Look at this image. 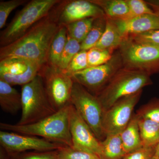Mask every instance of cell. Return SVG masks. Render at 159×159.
<instances>
[{
    "label": "cell",
    "instance_id": "20",
    "mask_svg": "<svg viewBox=\"0 0 159 159\" xmlns=\"http://www.w3.org/2000/svg\"><path fill=\"white\" fill-rule=\"evenodd\" d=\"M101 144L100 159H122L126 155L120 134L107 135Z\"/></svg>",
    "mask_w": 159,
    "mask_h": 159
},
{
    "label": "cell",
    "instance_id": "4",
    "mask_svg": "<svg viewBox=\"0 0 159 159\" xmlns=\"http://www.w3.org/2000/svg\"><path fill=\"white\" fill-rule=\"evenodd\" d=\"M21 94V116L18 125L35 123L57 112L48 97L39 74L31 82L22 86Z\"/></svg>",
    "mask_w": 159,
    "mask_h": 159
},
{
    "label": "cell",
    "instance_id": "24",
    "mask_svg": "<svg viewBox=\"0 0 159 159\" xmlns=\"http://www.w3.org/2000/svg\"><path fill=\"white\" fill-rule=\"evenodd\" d=\"M96 18H89L79 20L65 26L68 34L81 43L85 39Z\"/></svg>",
    "mask_w": 159,
    "mask_h": 159
},
{
    "label": "cell",
    "instance_id": "27",
    "mask_svg": "<svg viewBox=\"0 0 159 159\" xmlns=\"http://www.w3.org/2000/svg\"><path fill=\"white\" fill-rule=\"evenodd\" d=\"M113 52L107 50L93 48L87 51L89 67L102 65L110 60Z\"/></svg>",
    "mask_w": 159,
    "mask_h": 159
},
{
    "label": "cell",
    "instance_id": "16",
    "mask_svg": "<svg viewBox=\"0 0 159 159\" xmlns=\"http://www.w3.org/2000/svg\"><path fill=\"white\" fill-rule=\"evenodd\" d=\"M0 106L3 111L11 115H15L22 109L21 93L2 80H0Z\"/></svg>",
    "mask_w": 159,
    "mask_h": 159
},
{
    "label": "cell",
    "instance_id": "7",
    "mask_svg": "<svg viewBox=\"0 0 159 159\" xmlns=\"http://www.w3.org/2000/svg\"><path fill=\"white\" fill-rule=\"evenodd\" d=\"M71 102L97 139L103 141L106 138L102 125L104 111L97 96L74 81Z\"/></svg>",
    "mask_w": 159,
    "mask_h": 159
},
{
    "label": "cell",
    "instance_id": "12",
    "mask_svg": "<svg viewBox=\"0 0 159 159\" xmlns=\"http://www.w3.org/2000/svg\"><path fill=\"white\" fill-rule=\"evenodd\" d=\"M0 145L10 154L57 150L66 146L39 137L4 130L0 131Z\"/></svg>",
    "mask_w": 159,
    "mask_h": 159
},
{
    "label": "cell",
    "instance_id": "22",
    "mask_svg": "<svg viewBox=\"0 0 159 159\" xmlns=\"http://www.w3.org/2000/svg\"><path fill=\"white\" fill-rule=\"evenodd\" d=\"M67 38L66 28L65 26L60 25L59 30L51 43L47 63L57 67L61 54L66 44Z\"/></svg>",
    "mask_w": 159,
    "mask_h": 159
},
{
    "label": "cell",
    "instance_id": "9",
    "mask_svg": "<svg viewBox=\"0 0 159 159\" xmlns=\"http://www.w3.org/2000/svg\"><path fill=\"white\" fill-rule=\"evenodd\" d=\"M122 68V58L118 51L113 54L112 57L106 63L88 67L71 76L74 82L78 83L91 93L97 96Z\"/></svg>",
    "mask_w": 159,
    "mask_h": 159
},
{
    "label": "cell",
    "instance_id": "11",
    "mask_svg": "<svg viewBox=\"0 0 159 159\" xmlns=\"http://www.w3.org/2000/svg\"><path fill=\"white\" fill-rule=\"evenodd\" d=\"M43 65L30 60L10 57L0 60V80L12 86H22L39 74Z\"/></svg>",
    "mask_w": 159,
    "mask_h": 159
},
{
    "label": "cell",
    "instance_id": "8",
    "mask_svg": "<svg viewBox=\"0 0 159 159\" xmlns=\"http://www.w3.org/2000/svg\"><path fill=\"white\" fill-rule=\"evenodd\" d=\"M46 92L55 110L71 104L74 81L64 70L46 63L40 71Z\"/></svg>",
    "mask_w": 159,
    "mask_h": 159
},
{
    "label": "cell",
    "instance_id": "14",
    "mask_svg": "<svg viewBox=\"0 0 159 159\" xmlns=\"http://www.w3.org/2000/svg\"><path fill=\"white\" fill-rule=\"evenodd\" d=\"M57 7V20L60 25L66 26L79 20L105 16L100 7L89 0L61 1Z\"/></svg>",
    "mask_w": 159,
    "mask_h": 159
},
{
    "label": "cell",
    "instance_id": "6",
    "mask_svg": "<svg viewBox=\"0 0 159 159\" xmlns=\"http://www.w3.org/2000/svg\"><path fill=\"white\" fill-rule=\"evenodd\" d=\"M119 49L124 68L142 71L150 76L159 73V48L136 42L127 36Z\"/></svg>",
    "mask_w": 159,
    "mask_h": 159
},
{
    "label": "cell",
    "instance_id": "34",
    "mask_svg": "<svg viewBox=\"0 0 159 159\" xmlns=\"http://www.w3.org/2000/svg\"><path fill=\"white\" fill-rule=\"evenodd\" d=\"M155 147L143 146L133 152L127 154L122 159H151L155 155Z\"/></svg>",
    "mask_w": 159,
    "mask_h": 159
},
{
    "label": "cell",
    "instance_id": "3",
    "mask_svg": "<svg viewBox=\"0 0 159 159\" xmlns=\"http://www.w3.org/2000/svg\"><path fill=\"white\" fill-rule=\"evenodd\" d=\"M149 74L142 71L122 68L97 97L104 112L119 99L142 90L152 84Z\"/></svg>",
    "mask_w": 159,
    "mask_h": 159
},
{
    "label": "cell",
    "instance_id": "25",
    "mask_svg": "<svg viewBox=\"0 0 159 159\" xmlns=\"http://www.w3.org/2000/svg\"><path fill=\"white\" fill-rule=\"evenodd\" d=\"M81 51V43L68 34L67 41L57 67L65 70L74 56Z\"/></svg>",
    "mask_w": 159,
    "mask_h": 159
},
{
    "label": "cell",
    "instance_id": "35",
    "mask_svg": "<svg viewBox=\"0 0 159 159\" xmlns=\"http://www.w3.org/2000/svg\"><path fill=\"white\" fill-rule=\"evenodd\" d=\"M146 2L154 11L159 12V0H149Z\"/></svg>",
    "mask_w": 159,
    "mask_h": 159
},
{
    "label": "cell",
    "instance_id": "5",
    "mask_svg": "<svg viewBox=\"0 0 159 159\" xmlns=\"http://www.w3.org/2000/svg\"><path fill=\"white\" fill-rule=\"evenodd\" d=\"M61 2L59 0H31L27 3L6 29L1 31V47L8 45L21 37Z\"/></svg>",
    "mask_w": 159,
    "mask_h": 159
},
{
    "label": "cell",
    "instance_id": "26",
    "mask_svg": "<svg viewBox=\"0 0 159 159\" xmlns=\"http://www.w3.org/2000/svg\"><path fill=\"white\" fill-rule=\"evenodd\" d=\"M136 114L140 118L150 119L159 123V98L151 99L141 106Z\"/></svg>",
    "mask_w": 159,
    "mask_h": 159
},
{
    "label": "cell",
    "instance_id": "21",
    "mask_svg": "<svg viewBox=\"0 0 159 159\" xmlns=\"http://www.w3.org/2000/svg\"><path fill=\"white\" fill-rule=\"evenodd\" d=\"M139 118V130L143 146L157 148L159 144V123L150 119Z\"/></svg>",
    "mask_w": 159,
    "mask_h": 159
},
{
    "label": "cell",
    "instance_id": "31",
    "mask_svg": "<svg viewBox=\"0 0 159 159\" xmlns=\"http://www.w3.org/2000/svg\"><path fill=\"white\" fill-rule=\"evenodd\" d=\"M10 155L11 159H59L57 150L28 151Z\"/></svg>",
    "mask_w": 159,
    "mask_h": 159
},
{
    "label": "cell",
    "instance_id": "30",
    "mask_svg": "<svg viewBox=\"0 0 159 159\" xmlns=\"http://www.w3.org/2000/svg\"><path fill=\"white\" fill-rule=\"evenodd\" d=\"M28 0H10L0 2V29L6 25L7 19L11 11L28 2Z\"/></svg>",
    "mask_w": 159,
    "mask_h": 159
},
{
    "label": "cell",
    "instance_id": "32",
    "mask_svg": "<svg viewBox=\"0 0 159 159\" xmlns=\"http://www.w3.org/2000/svg\"><path fill=\"white\" fill-rule=\"evenodd\" d=\"M87 51H80L71 60L65 71L70 76L88 67Z\"/></svg>",
    "mask_w": 159,
    "mask_h": 159
},
{
    "label": "cell",
    "instance_id": "13",
    "mask_svg": "<svg viewBox=\"0 0 159 159\" xmlns=\"http://www.w3.org/2000/svg\"><path fill=\"white\" fill-rule=\"evenodd\" d=\"M69 125L73 143L72 148L96 154L99 157L101 142L97 139L72 104L70 107Z\"/></svg>",
    "mask_w": 159,
    "mask_h": 159
},
{
    "label": "cell",
    "instance_id": "23",
    "mask_svg": "<svg viewBox=\"0 0 159 159\" xmlns=\"http://www.w3.org/2000/svg\"><path fill=\"white\" fill-rule=\"evenodd\" d=\"M106 23V16L95 19L88 34L81 43V51H88L95 47L105 31Z\"/></svg>",
    "mask_w": 159,
    "mask_h": 159
},
{
    "label": "cell",
    "instance_id": "33",
    "mask_svg": "<svg viewBox=\"0 0 159 159\" xmlns=\"http://www.w3.org/2000/svg\"><path fill=\"white\" fill-rule=\"evenodd\" d=\"M128 36L136 42L159 48V29Z\"/></svg>",
    "mask_w": 159,
    "mask_h": 159
},
{
    "label": "cell",
    "instance_id": "15",
    "mask_svg": "<svg viewBox=\"0 0 159 159\" xmlns=\"http://www.w3.org/2000/svg\"><path fill=\"white\" fill-rule=\"evenodd\" d=\"M124 37L159 29V12L142 15L124 20H114Z\"/></svg>",
    "mask_w": 159,
    "mask_h": 159
},
{
    "label": "cell",
    "instance_id": "17",
    "mask_svg": "<svg viewBox=\"0 0 159 159\" xmlns=\"http://www.w3.org/2000/svg\"><path fill=\"white\" fill-rule=\"evenodd\" d=\"M139 120L137 114H134L128 125L120 133L122 146L126 154L143 146L139 130Z\"/></svg>",
    "mask_w": 159,
    "mask_h": 159
},
{
    "label": "cell",
    "instance_id": "10",
    "mask_svg": "<svg viewBox=\"0 0 159 159\" xmlns=\"http://www.w3.org/2000/svg\"><path fill=\"white\" fill-rule=\"evenodd\" d=\"M142 90L122 98L103 114V130L106 136L119 134L125 129L133 115L135 107L139 102Z\"/></svg>",
    "mask_w": 159,
    "mask_h": 159
},
{
    "label": "cell",
    "instance_id": "1",
    "mask_svg": "<svg viewBox=\"0 0 159 159\" xmlns=\"http://www.w3.org/2000/svg\"><path fill=\"white\" fill-rule=\"evenodd\" d=\"M57 5L21 37L1 47L0 60L20 57L43 66L47 63L51 43L60 27L57 20Z\"/></svg>",
    "mask_w": 159,
    "mask_h": 159
},
{
    "label": "cell",
    "instance_id": "36",
    "mask_svg": "<svg viewBox=\"0 0 159 159\" xmlns=\"http://www.w3.org/2000/svg\"><path fill=\"white\" fill-rule=\"evenodd\" d=\"M0 159H11V155L2 147H0Z\"/></svg>",
    "mask_w": 159,
    "mask_h": 159
},
{
    "label": "cell",
    "instance_id": "38",
    "mask_svg": "<svg viewBox=\"0 0 159 159\" xmlns=\"http://www.w3.org/2000/svg\"><path fill=\"white\" fill-rule=\"evenodd\" d=\"M151 159H159V157L155 156H154L152 157V158Z\"/></svg>",
    "mask_w": 159,
    "mask_h": 159
},
{
    "label": "cell",
    "instance_id": "28",
    "mask_svg": "<svg viewBox=\"0 0 159 159\" xmlns=\"http://www.w3.org/2000/svg\"><path fill=\"white\" fill-rule=\"evenodd\" d=\"M59 159H100L96 154L66 146L57 150Z\"/></svg>",
    "mask_w": 159,
    "mask_h": 159
},
{
    "label": "cell",
    "instance_id": "19",
    "mask_svg": "<svg viewBox=\"0 0 159 159\" xmlns=\"http://www.w3.org/2000/svg\"><path fill=\"white\" fill-rule=\"evenodd\" d=\"M100 7L107 17L113 20H126L129 9L125 0H89Z\"/></svg>",
    "mask_w": 159,
    "mask_h": 159
},
{
    "label": "cell",
    "instance_id": "37",
    "mask_svg": "<svg viewBox=\"0 0 159 159\" xmlns=\"http://www.w3.org/2000/svg\"><path fill=\"white\" fill-rule=\"evenodd\" d=\"M154 156L159 157V144L158 145V146H157L156 149V152Z\"/></svg>",
    "mask_w": 159,
    "mask_h": 159
},
{
    "label": "cell",
    "instance_id": "29",
    "mask_svg": "<svg viewBox=\"0 0 159 159\" xmlns=\"http://www.w3.org/2000/svg\"><path fill=\"white\" fill-rule=\"evenodd\" d=\"M125 2L129 9L128 17L126 20L140 16L142 15L151 14L155 12L149 7L146 1L142 0H125Z\"/></svg>",
    "mask_w": 159,
    "mask_h": 159
},
{
    "label": "cell",
    "instance_id": "2",
    "mask_svg": "<svg viewBox=\"0 0 159 159\" xmlns=\"http://www.w3.org/2000/svg\"><path fill=\"white\" fill-rule=\"evenodd\" d=\"M70 104L45 119L25 125L0 123L1 130L41 137L48 141L72 147L69 125Z\"/></svg>",
    "mask_w": 159,
    "mask_h": 159
},
{
    "label": "cell",
    "instance_id": "18",
    "mask_svg": "<svg viewBox=\"0 0 159 159\" xmlns=\"http://www.w3.org/2000/svg\"><path fill=\"white\" fill-rule=\"evenodd\" d=\"M124 38L120 33L115 20L107 17L105 31L94 48L113 52L119 48Z\"/></svg>",
    "mask_w": 159,
    "mask_h": 159
}]
</instances>
